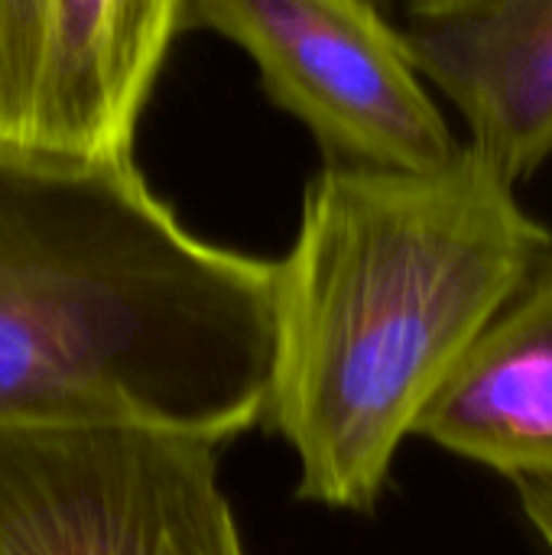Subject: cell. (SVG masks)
Here are the masks:
<instances>
[{"instance_id": "cell-9", "label": "cell", "mask_w": 552, "mask_h": 555, "mask_svg": "<svg viewBox=\"0 0 552 555\" xmlns=\"http://www.w3.org/2000/svg\"><path fill=\"white\" fill-rule=\"evenodd\" d=\"M377 3H381V7H387V0H377Z\"/></svg>"}, {"instance_id": "cell-3", "label": "cell", "mask_w": 552, "mask_h": 555, "mask_svg": "<svg viewBox=\"0 0 552 555\" xmlns=\"http://www.w3.org/2000/svg\"><path fill=\"white\" fill-rule=\"evenodd\" d=\"M218 449L153 423H0V555H247Z\"/></svg>"}, {"instance_id": "cell-7", "label": "cell", "mask_w": 552, "mask_h": 555, "mask_svg": "<svg viewBox=\"0 0 552 555\" xmlns=\"http://www.w3.org/2000/svg\"><path fill=\"white\" fill-rule=\"evenodd\" d=\"M416 436L514 485L552 488V250L465 351Z\"/></svg>"}, {"instance_id": "cell-4", "label": "cell", "mask_w": 552, "mask_h": 555, "mask_svg": "<svg viewBox=\"0 0 552 555\" xmlns=\"http://www.w3.org/2000/svg\"><path fill=\"white\" fill-rule=\"evenodd\" d=\"M198 26L254 59L325 163L426 172L462 146L377 0H185V29Z\"/></svg>"}, {"instance_id": "cell-5", "label": "cell", "mask_w": 552, "mask_h": 555, "mask_svg": "<svg viewBox=\"0 0 552 555\" xmlns=\"http://www.w3.org/2000/svg\"><path fill=\"white\" fill-rule=\"evenodd\" d=\"M185 0H0V143L133 159Z\"/></svg>"}, {"instance_id": "cell-8", "label": "cell", "mask_w": 552, "mask_h": 555, "mask_svg": "<svg viewBox=\"0 0 552 555\" xmlns=\"http://www.w3.org/2000/svg\"><path fill=\"white\" fill-rule=\"evenodd\" d=\"M517 494H521V507H524L527 520L534 524V530L540 533V540L547 543V550L552 553V488L550 485L521 481Z\"/></svg>"}, {"instance_id": "cell-1", "label": "cell", "mask_w": 552, "mask_h": 555, "mask_svg": "<svg viewBox=\"0 0 552 555\" xmlns=\"http://www.w3.org/2000/svg\"><path fill=\"white\" fill-rule=\"evenodd\" d=\"M552 231L465 143L426 172L325 163L277 260L264 420L299 498L374 511L397 452Z\"/></svg>"}, {"instance_id": "cell-6", "label": "cell", "mask_w": 552, "mask_h": 555, "mask_svg": "<svg viewBox=\"0 0 552 555\" xmlns=\"http://www.w3.org/2000/svg\"><path fill=\"white\" fill-rule=\"evenodd\" d=\"M410 62L514 189L552 159V0H410Z\"/></svg>"}, {"instance_id": "cell-2", "label": "cell", "mask_w": 552, "mask_h": 555, "mask_svg": "<svg viewBox=\"0 0 552 555\" xmlns=\"http://www.w3.org/2000/svg\"><path fill=\"white\" fill-rule=\"evenodd\" d=\"M277 260L185 231L133 159L0 143V423L264 420Z\"/></svg>"}]
</instances>
